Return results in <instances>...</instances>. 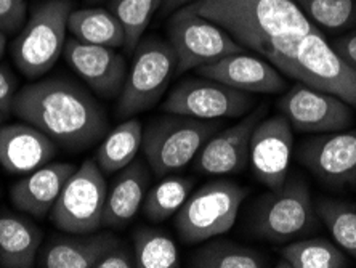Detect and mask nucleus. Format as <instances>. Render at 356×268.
Wrapping results in <instances>:
<instances>
[{
  "instance_id": "1",
  "label": "nucleus",
  "mask_w": 356,
  "mask_h": 268,
  "mask_svg": "<svg viewBox=\"0 0 356 268\" xmlns=\"http://www.w3.org/2000/svg\"><path fill=\"white\" fill-rule=\"evenodd\" d=\"M188 5L284 76L296 58L297 40L316 28L294 0H193Z\"/></svg>"
},
{
  "instance_id": "2",
  "label": "nucleus",
  "mask_w": 356,
  "mask_h": 268,
  "mask_svg": "<svg viewBox=\"0 0 356 268\" xmlns=\"http://www.w3.org/2000/svg\"><path fill=\"white\" fill-rule=\"evenodd\" d=\"M12 113L70 151L98 143L109 124L97 98L65 77H47L19 88Z\"/></svg>"
},
{
  "instance_id": "3",
  "label": "nucleus",
  "mask_w": 356,
  "mask_h": 268,
  "mask_svg": "<svg viewBox=\"0 0 356 268\" xmlns=\"http://www.w3.org/2000/svg\"><path fill=\"white\" fill-rule=\"evenodd\" d=\"M220 129L218 120L167 113L151 120L143 130L141 150L154 175L165 177L195 161L206 141Z\"/></svg>"
},
{
  "instance_id": "4",
  "label": "nucleus",
  "mask_w": 356,
  "mask_h": 268,
  "mask_svg": "<svg viewBox=\"0 0 356 268\" xmlns=\"http://www.w3.org/2000/svg\"><path fill=\"white\" fill-rule=\"evenodd\" d=\"M248 194V187L232 180H213L197 188L175 214L174 225L180 239L197 244L227 233Z\"/></svg>"
},
{
  "instance_id": "5",
  "label": "nucleus",
  "mask_w": 356,
  "mask_h": 268,
  "mask_svg": "<svg viewBox=\"0 0 356 268\" xmlns=\"http://www.w3.org/2000/svg\"><path fill=\"white\" fill-rule=\"evenodd\" d=\"M71 12V0H45L33 10L12 45L15 65L26 77H42L60 60Z\"/></svg>"
},
{
  "instance_id": "6",
  "label": "nucleus",
  "mask_w": 356,
  "mask_h": 268,
  "mask_svg": "<svg viewBox=\"0 0 356 268\" xmlns=\"http://www.w3.org/2000/svg\"><path fill=\"white\" fill-rule=\"evenodd\" d=\"M174 74H177V55L169 42L158 38L140 40L118 97V118H135L153 108L165 93Z\"/></svg>"
},
{
  "instance_id": "7",
  "label": "nucleus",
  "mask_w": 356,
  "mask_h": 268,
  "mask_svg": "<svg viewBox=\"0 0 356 268\" xmlns=\"http://www.w3.org/2000/svg\"><path fill=\"white\" fill-rule=\"evenodd\" d=\"M318 214L310 188L302 177L287 178L280 188L259 199L250 230L271 243H287L315 228Z\"/></svg>"
},
{
  "instance_id": "8",
  "label": "nucleus",
  "mask_w": 356,
  "mask_h": 268,
  "mask_svg": "<svg viewBox=\"0 0 356 268\" xmlns=\"http://www.w3.org/2000/svg\"><path fill=\"white\" fill-rule=\"evenodd\" d=\"M169 44L177 55V74L209 65L245 49L213 21L201 17L190 5L175 10L167 23Z\"/></svg>"
},
{
  "instance_id": "9",
  "label": "nucleus",
  "mask_w": 356,
  "mask_h": 268,
  "mask_svg": "<svg viewBox=\"0 0 356 268\" xmlns=\"http://www.w3.org/2000/svg\"><path fill=\"white\" fill-rule=\"evenodd\" d=\"M287 77L332 93L356 109V70L334 50L318 28L297 40Z\"/></svg>"
},
{
  "instance_id": "10",
  "label": "nucleus",
  "mask_w": 356,
  "mask_h": 268,
  "mask_svg": "<svg viewBox=\"0 0 356 268\" xmlns=\"http://www.w3.org/2000/svg\"><path fill=\"white\" fill-rule=\"evenodd\" d=\"M108 185L95 159H87L63 187L50 220L63 233H93L102 227Z\"/></svg>"
},
{
  "instance_id": "11",
  "label": "nucleus",
  "mask_w": 356,
  "mask_h": 268,
  "mask_svg": "<svg viewBox=\"0 0 356 268\" xmlns=\"http://www.w3.org/2000/svg\"><path fill=\"white\" fill-rule=\"evenodd\" d=\"M254 107L255 102L249 92L236 90L227 84L201 76L178 82L162 103V111L218 120L239 118L252 111Z\"/></svg>"
},
{
  "instance_id": "12",
  "label": "nucleus",
  "mask_w": 356,
  "mask_h": 268,
  "mask_svg": "<svg viewBox=\"0 0 356 268\" xmlns=\"http://www.w3.org/2000/svg\"><path fill=\"white\" fill-rule=\"evenodd\" d=\"M277 107L292 129L302 134L339 132L350 127L355 118L352 107L343 100L303 82L291 87Z\"/></svg>"
},
{
  "instance_id": "13",
  "label": "nucleus",
  "mask_w": 356,
  "mask_h": 268,
  "mask_svg": "<svg viewBox=\"0 0 356 268\" xmlns=\"http://www.w3.org/2000/svg\"><path fill=\"white\" fill-rule=\"evenodd\" d=\"M292 148L294 134L286 116L261 119L249 145V164L255 178L270 190L280 188L289 175Z\"/></svg>"
},
{
  "instance_id": "14",
  "label": "nucleus",
  "mask_w": 356,
  "mask_h": 268,
  "mask_svg": "<svg viewBox=\"0 0 356 268\" xmlns=\"http://www.w3.org/2000/svg\"><path fill=\"white\" fill-rule=\"evenodd\" d=\"M298 159L326 185H356V129L312 136L300 145Z\"/></svg>"
},
{
  "instance_id": "15",
  "label": "nucleus",
  "mask_w": 356,
  "mask_h": 268,
  "mask_svg": "<svg viewBox=\"0 0 356 268\" xmlns=\"http://www.w3.org/2000/svg\"><path fill=\"white\" fill-rule=\"evenodd\" d=\"M266 111L268 104L261 103L238 124L213 134L196 156V171L202 175H228L244 171L249 164L250 136Z\"/></svg>"
},
{
  "instance_id": "16",
  "label": "nucleus",
  "mask_w": 356,
  "mask_h": 268,
  "mask_svg": "<svg viewBox=\"0 0 356 268\" xmlns=\"http://www.w3.org/2000/svg\"><path fill=\"white\" fill-rule=\"evenodd\" d=\"M71 70L93 93L102 98H118L127 77V61L116 49L67 39L63 50Z\"/></svg>"
},
{
  "instance_id": "17",
  "label": "nucleus",
  "mask_w": 356,
  "mask_h": 268,
  "mask_svg": "<svg viewBox=\"0 0 356 268\" xmlns=\"http://www.w3.org/2000/svg\"><path fill=\"white\" fill-rule=\"evenodd\" d=\"M196 72L249 93H277L286 88V79L276 66L265 58L245 55V52L199 66Z\"/></svg>"
},
{
  "instance_id": "18",
  "label": "nucleus",
  "mask_w": 356,
  "mask_h": 268,
  "mask_svg": "<svg viewBox=\"0 0 356 268\" xmlns=\"http://www.w3.org/2000/svg\"><path fill=\"white\" fill-rule=\"evenodd\" d=\"M58 145L28 123L0 125V166L13 175H26L54 159Z\"/></svg>"
},
{
  "instance_id": "19",
  "label": "nucleus",
  "mask_w": 356,
  "mask_h": 268,
  "mask_svg": "<svg viewBox=\"0 0 356 268\" xmlns=\"http://www.w3.org/2000/svg\"><path fill=\"white\" fill-rule=\"evenodd\" d=\"M119 243L111 231L58 235L44 246L38 264L45 268H95L98 260Z\"/></svg>"
},
{
  "instance_id": "20",
  "label": "nucleus",
  "mask_w": 356,
  "mask_h": 268,
  "mask_svg": "<svg viewBox=\"0 0 356 268\" xmlns=\"http://www.w3.org/2000/svg\"><path fill=\"white\" fill-rule=\"evenodd\" d=\"M74 171L76 166L67 162H49L26 173V177L10 188V199L13 206L34 217H44L55 206L63 187Z\"/></svg>"
},
{
  "instance_id": "21",
  "label": "nucleus",
  "mask_w": 356,
  "mask_h": 268,
  "mask_svg": "<svg viewBox=\"0 0 356 268\" xmlns=\"http://www.w3.org/2000/svg\"><path fill=\"white\" fill-rule=\"evenodd\" d=\"M148 183L149 173L140 161H132L127 167L119 171V175L106 194L102 227H127L143 206Z\"/></svg>"
},
{
  "instance_id": "22",
  "label": "nucleus",
  "mask_w": 356,
  "mask_h": 268,
  "mask_svg": "<svg viewBox=\"0 0 356 268\" xmlns=\"http://www.w3.org/2000/svg\"><path fill=\"white\" fill-rule=\"evenodd\" d=\"M42 231L33 222L0 211V267L31 268L38 264Z\"/></svg>"
},
{
  "instance_id": "23",
  "label": "nucleus",
  "mask_w": 356,
  "mask_h": 268,
  "mask_svg": "<svg viewBox=\"0 0 356 268\" xmlns=\"http://www.w3.org/2000/svg\"><path fill=\"white\" fill-rule=\"evenodd\" d=\"M143 145V124L137 118L125 119L104 135L98 146L95 161L103 173H116L135 161Z\"/></svg>"
},
{
  "instance_id": "24",
  "label": "nucleus",
  "mask_w": 356,
  "mask_h": 268,
  "mask_svg": "<svg viewBox=\"0 0 356 268\" xmlns=\"http://www.w3.org/2000/svg\"><path fill=\"white\" fill-rule=\"evenodd\" d=\"M67 31L71 36L87 44L119 49L125 42V33L120 21L111 10L79 8L72 10L67 19Z\"/></svg>"
},
{
  "instance_id": "25",
  "label": "nucleus",
  "mask_w": 356,
  "mask_h": 268,
  "mask_svg": "<svg viewBox=\"0 0 356 268\" xmlns=\"http://www.w3.org/2000/svg\"><path fill=\"white\" fill-rule=\"evenodd\" d=\"M277 267L289 268H347V254L326 238H310L292 241L281 249Z\"/></svg>"
},
{
  "instance_id": "26",
  "label": "nucleus",
  "mask_w": 356,
  "mask_h": 268,
  "mask_svg": "<svg viewBox=\"0 0 356 268\" xmlns=\"http://www.w3.org/2000/svg\"><path fill=\"white\" fill-rule=\"evenodd\" d=\"M268 262L257 249L228 239L209 241L190 257L195 268H264Z\"/></svg>"
},
{
  "instance_id": "27",
  "label": "nucleus",
  "mask_w": 356,
  "mask_h": 268,
  "mask_svg": "<svg viewBox=\"0 0 356 268\" xmlns=\"http://www.w3.org/2000/svg\"><path fill=\"white\" fill-rule=\"evenodd\" d=\"M195 180L190 177L165 175L162 180L146 193L143 201L145 217L154 223H161L164 220L175 215L185 204L191 194Z\"/></svg>"
},
{
  "instance_id": "28",
  "label": "nucleus",
  "mask_w": 356,
  "mask_h": 268,
  "mask_svg": "<svg viewBox=\"0 0 356 268\" xmlns=\"http://www.w3.org/2000/svg\"><path fill=\"white\" fill-rule=\"evenodd\" d=\"M135 267L177 268L180 267L178 248L172 236L153 227H138L134 231Z\"/></svg>"
},
{
  "instance_id": "29",
  "label": "nucleus",
  "mask_w": 356,
  "mask_h": 268,
  "mask_svg": "<svg viewBox=\"0 0 356 268\" xmlns=\"http://www.w3.org/2000/svg\"><path fill=\"white\" fill-rule=\"evenodd\" d=\"M315 211L339 248L356 259V207L339 199L321 198Z\"/></svg>"
},
{
  "instance_id": "30",
  "label": "nucleus",
  "mask_w": 356,
  "mask_h": 268,
  "mask_svg": "<svg viewBox=\"0 0 356 268\" xmlns=\"http://www.w3.org/2000/svg\"><path fill=\"white\" fill-rule=\"evenodd\" d=\"M162 0H109V10L114 13L125 33L124 49L132 54L140 44L151 19L161 10Z\"/></svg>"
},
{
  "instance_id": "31",
  "label": "nucleus",
  "mask_w": 356,
  "mask_h": 268,
  "mask_svg": "<svg viewBox=\"0 0 356 268\" xmlns=\"http://www.w3.org/2000/svg\"><path fill=\"white\" fill-rule=\"evenodd\" d=\"M313 24L340 31L356 24V0H294Z\"/></svg>"
},
{
  "instance_id": "32",
  "label": "nucleus",
  "mask_w": 356,
  "mask_h": 268,
  "mask_svg": "<svg viewBox=\"0 0 356 268\" xmlns=\"http://www.w3.org/2000/svg\"><path fill=\"white\" fill-rule=\"evenodd\" d=\"M26 0H0V31L15 34L24 26Z\"/></svg>"
},
{
  "instance_id": "33",
  "label": "nucleus",
  "mask_w": 356,
  "mask_h": 268,
  "mask_svg": "<svg viewBox=\"0 0 356 268\" xmlns=\"http://www.w3.org/2000/svg\"><path fill=\"white\" fill-rule=\"evenodd\" d=\"M135 267V254L122 241L108 251L102 259L98 260L95 268H134Z\"/></svg>"
},
{
  "instance_id": "34",
  "label": "nucleus",
  "mask_w": 356,
  "mask_h": 268,
  "mask_svg": "<svg viewBox=\"0 0 356 268\" xmlns=\"http://www.w3.org/2000/svg\"><path fill=\"white\" fill-rule=\"evenodd\" d=\"M17 81L10 74L7 68L0 66V111L12 113L13 98L17 95Z\"/></svg>"
},
{
  "instance_id": "35",
  "label": "nucleus",
  "mask_w": 356,
  "mask_h": 268,
  "mask_svg": "<svg viewBox=\"0 0 356 268\" xmlns=\"http://www.w3.org/2000/svg\"><path fill=\"white\" fill-rule=\"evenodd\" d=\"M331 45L350 66L356 70V33L340 36L332 40Z\"/></svg>"
},
{
  "instance_id": "36",
  "label": "nucleus",
  "mask_w": 356,
  "mask_h": 268,
  "mask_svg": "<svg viewBox=\"0 0 356 268\" xmlns=\"http://www.w3.org/2000/svg\"><path fill=\"white\" fill-rule=\"evenodd\" d=\"M193 0H162V5H161V17H169L175 12V10L185 7V5L191 3Z\"/></svg>"
},
{
  "instance_id": "37",
  "label": "nucleus",
  "mask_w": 356,
  "mask_h": 268,
  "mask_svg": "<svg viewBox=\"0 0 356 268\" xmlns=\"http://www.w3.org/2000/svg\"><path fill=\"white\" fill-rule=\"evenodd\" d=\"M5 47H7V34L0 31V58L5 54Z\"/></svg>"
},
{
  "instance_id": "38",
  "label": "nucleus",
  "mask_w": 356,
  "mask_h": 268,
  "mask_svg": "<svg viewBox=\"0 0 356 268\" xmlns=\"http://www.w3.org/2000/svg\"><path fill=\"white\" fill-rule=\"evenodd\" d=\"M3 119H5V113H3V111H0V125H2Z\"/></svg>"
},
{
  "instance_id": "39",
  "label": "nucleus",
  "mask_w": 356,
  "mask_h": 268,
  "mask_svg": "<svg viewBox=\"0 0 356 268\" xmlns=\"http://www.w3.org/2000/svg\"><path fill=\"white\" fill-rule=\"evenodd\" d=\"M88 2H102V0H88Z\"/></svg>"
}]
</instances>
